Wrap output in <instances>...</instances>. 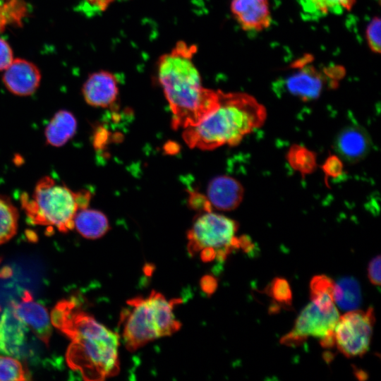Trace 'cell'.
Wrapping results in <instances>:
<instances>
[{"label":"cell","instance_id":"26","mask_svg":"<svg viewBox=\"0 0 381 381\" xmlns=\"http://www.w3.org/2000/svg\"><path fill=\"white\" fill-rule=\"evenodd\" d=\"M289 162L293 167L302 172H308L315 166L313 154L306 149L296 146L289 154Z\"/></svg>","mask_w":381,"mask_h":381},{"label":"cell","instance_id":"1","mask_svg":"<svg viewBox=\"0 0 381 381\" xmlns=\"http://www.w3.org/2000/svg\"><path fill=\"white\" fill-rule=\"evenodd\" d=\"M52 324L71 341L66 354L68 366L83 380H103L119 371V336L80 310L73 300L59 302Z\"/></svg>","mask_w":381,"mask_h":381},{"label":"cell","instance_id":"19","mask_svg":"<svg viewBox=\"0 0 381 381\" xmlns=\"http://www.w3.org/2000/svg\"><path fill=\"white\" fill-rule=\"evenodd\" d=\"M334 300L343 310H356L361 303V292L358 281L350 277L339 279L334 285Z\"/></svg>","mask_w":381,"mask_h":381},{"label":"cell","instance_id":"4","mask_svg":"<svg viewBox=\"0 0 381 381\" xmlns=\"http://www.w3.org/2000/svg\"><path fill=\"white\" fill-rule=\"evenodd\" d=\"M179 301H169L155 291L146 298L135 297L127 301L128 308L121 313L122 337L126 349L135 351L149 341L179 330L181 324L173 310Z\"/></svg>","mask_w":381,"mask_h":381},{"label":"cell","instance_id":"3","mask_svg":"<svg viewBox=\"0 0 381 381\" xmlns=\"http://www.w3.org/2000/svg\"><path fill=\"white\" fill-rule=\"evenodd\" d=\"M266 115L264 106L253 96L219 90L216 108L196 125L184 128L183 138L190 147L200 150L235 145L260 127Z\"/></svg>","mask_w":381,"mask_h":381},{"label":"cell","instance_id":"10","mask_svg":"<svg viewBox=\"0 0 381 381\" xmlns=\"http://www.w3.org/2000/svg\"><path fill=\"white\" fill-rule=\"evenodd\" d=\"M11 306L15 315L48 346L52 335V322L45 307L35 301L28 291H24L20 302H12Z\"/></svg>","mask_w":381,"mask_h":381},{"label":"cell","instance_id":"5","mask_svg":"<svg viewBox=\"0 0 381 381\" xmlns=\"http://www.w3.org/2000/svg\"><path fill=\"white\" fill-rule=\"evenodd\" d=\"M238 225L234 220L212 211L195 218L187 234L188 250L203 262L224 261L232 251L251 250L250 238L236 236Z\"/></svg>","mask_w":381,"mask_h":381},{"label":"cell","instance_id":"32","mask_svg":"<svg viewBox=\"0 0 381 381\" xmlns=\"http://www.w3.org/2000/svg\"><path fill=\"white\" fill-rule=\"evenodd\" d=\"M87 4L94 10L102 12L104 11L109 6L119 0H84Z\"/></svg>","mask_w":381,"mask_h":381},{"label":"cell","instance_id":"12","mask_svg":"<svg viewBox=\"0 0 381 381\" xmlns=\"http://www.w3.org/2000/svg\"><path fill=\"white\" fill-rule=\"evenodd\" d=\"M231 11L246 31H262L272 23L268 0H232Z\"/></svg>","mask_w":381,"mask_h":381},{"label":"cell","instance_id":"13","mask_svg":"<svg viewBox=\"0 0 381 381\" xmlns=\"http://www.w3.org/2000/svg\"><path fill=\"white\" fill-rule=\"evenodd\" d=\"M27 332L28 326L15 315L10 304L0 318V353L20 358Z\"/></svg>","mask_w":381,"mask_h":381},{"label":"cell","instance_id":"33","mask_svg":"<svg viewBox=\"0 0 381 381\" xmlns=\"http://www.w3.org/2000/svg\"><path fill=\"white\" fill-rule=\"evenodd\" d=\"M0 311H1V308H0Z\"/></svg>","mask_w":381,"mask_h":381},{"label":"cell","instance_id":"23","mask_svg":"<svg viewBox=\"0 0 381 381\" xmlns=\"http://www.w3.org/2000/svg\"><path fill=\"white\" fill-rule=\"evenodd\" d=\"M0 5V29L8 24L19 25L26 13L23 0H3Z\"/></svg>","mask_w":381,"mask_h":381},{"label":"cell","instance_id":"24","mask_svg":"<svg viewBox=\"0 0 381 381\" xmlns=\"http://www.w3.org/2000/svg\"><path fill=\"white\" fill-rule=\"evenodd\" d=\"M30 379L23 364L9 356L0 355V381H22Z\"/></svg>","mask_w":381,"mask_h":381},{"label":"cell","instance_id":"22","mask_svg":"<svg viewBox=\"0 0 381 381\" xmlns=\"http://www.w3.org/2000/svg\"><path fill=\"white\" fill-rule=\"evenodd\" d=\"M18 216V211L10 198L0 194V245L16 234Z\"/></svg>","mask_w":381,"mask_h":381},{"label":"cell","instance_id":"14","mask_svg":"<svg viewBox=\"0 0 381 381\" xmlns=\"http://www.w3.org/2000/svg\"><path fill=\"white\" fill-rule=\"evenodd\" d=\"M207 198L212 207L229 211L238 206L243 196V188L234 178L220 176L209 183Z\"/></svg>","mask_w":381,"mask_h":381},{"label":"cell","instance_id":"2","mask_svg":"<svg viewBox=\"0 0 381 381\" xmlns=\"http://www.w3.org/2000/svg\"><path fill=\"white\" fill-rule=\"evenodd\" d=\"M195 45L179 42L163 54L157 64V77L172 112L173 128L198 123L218 104L219 90L205 87L193 61Z\"/></svg>","mask_w":381,"mask_h":381},{"label":"cell","instance_id":"20","mask_svg":"<svg viewBox=\"0 0 381 381\" xmlns=\"http://www.w3.org/2000/svg\"><path fill=\"white\" fill-rule=\"evenodd\" d=\"M356 0H300L303 11L311 16L339 14L350 10Z\"/></svg>","mask_w":381,"mask_h":381},{"label":"cell","instance_id":"27","mask_svg":"<svg viewBox=\"0 0 381 381\" xmlns=\"http://www.w3.org/2000/svg\"><path fill=\"white\" fill-rule=\"evenodd\" d=\"M366 41L370 50L376 54L380 53V19L373 18L368 23L365 30Z\"/></svg>","mask_w":381,"mask_h":381},{"label":"cell","instance_id":"17","mask_svg":"<svg viewBox=\"0 0 381 381\" xmlns=\"http://www.w3.org/2000/svg\"><path fill=\"white\" fill-rule=\"evenodd\" d=\"M77 129V121L69 111L59 110L53 116L44 130L47 144L61 147L73 137Z\"/></svg>","mask_w":381,"mask_h":381},{"label":"cell","instance_id":"9","mask_svg":"<svg viewBox=\"0 0 381 381\" xmlns=\"http://www.w3.org/2000/svg\"><path fill=\"white\" fill-rule=\"evenodd\" d=\"M2 81L6 89L18 96H29L39 87L42 75L32 62L20 58L14 59L4 71Z\"/></svg>","mask_w":381,"mask_h":381},{"label":"cell","instance_id":"30","mask_svg":"<svg viewBox=\"0 0 381 381\" xmlns=\"http://www.w3.org/2000/svg\"><path fill=\"white\" fill-rule=\"evenodd\" d=\"M190 205L200 212L212 211V206L206 196L197 193H191L189 198Z\"/></svg>","mask_w":381,"mask_h":381},{"label":"cell","instance_id":"11","mask_svg":"<svg viewBox=\"0 0 381 381\" xmlns=\"http://www.w3.org/2000/svg\"><path fill=\"white\" fill-rule=\"evenodd\" d=\"M82 93L85 101L92 107H109L115 102L119 94L117 78L107 71L94 72L84 83Z\"/></svg>","mask_w":381,"mask_h":381},{"label":"cell","instance_id":"25","mask_svg":"<svg viewBox=\"0 0 381 381\" xmlns=\"http://www.w3.org/2000/svg\"><path fill=\"white\" fill-rule=\"evenodd\" d=\"M265 293L270 296L274 302L283 307L291 306L292 293L288 281L282 277L274 278L265 288Z\"/></svg>","mask_w":381,"mask_h":381},{"label":"cell","instance_id":"16","mask_svg":"<svg viewBox=\"0 0 381 381\" xmlns=\"http://www.w3.org/2000/svg\"><path fill=\"white\" fill-rule=\"evenodd\" d=\"M301 69L289 77L285 82L287 91L303 100L317 98L322 92V75L313 67L298 64Z\"/></svg>","mask_w":381,"mask_h":381},{"label":"cell","instance_id":"6","mask_svg":"<svg viewBox=\"0 0 381 381\" xmlns=\"http://www.w3.org/2000/svg\"><path fill=\"white\" fill-rule=\"evenodd\" d=\"M21 202L32 223L52 226L64 233L74 228L75 216L80 210L78 192L49 176L37 183L31 198L23 195Z\"/></svg>","mask_w":381,"mask_h":381},{"label":"cell","instance_id":"31","mask_svg":"<svg viewBox=\"0 0 381 381\" xmlns=\"http://www.w3.org/2000/svg\"><path fill=\"white\" fill-rule=\"evenodd\" d=\"M324 167L325 172L329 174L330 176H337L341 173V163L335 157H329L327 160Z\"/></svg>","mask_w":381,"mask_h":381},{"label":"cell","instance_id":"18","mask_svg":"<svg viewBox=\"0 0 381 381\" xmlns=\"http://www.w3.org/2000/svg\"><path fill=\"white\" fill-rule=\"evenodd\" d=\"M74 227L83 237L96 239L104 236L109 229L104 213L96 210L81 209L74 218Z\"/></svg>","mask_w":381,"mask_h":381},{"label":"cell","instance_id":"7","mask_svg":"<svg viewBox=\"0 0 381 381\" xmlns=\"http://www.w3.org/2000/svg\"><path fill=\"white\" fill-rule=\"evenodd\" d=\"M339 318L335 306L324 308L311 301L300 313L294 327L281 339L280 343L297 346L309 337H314L320 339L322 347L332 348L335 346L334 329Z\"/></svg>","mask_w":381,"mask_h":381},{"label":"cell","instance_id":"28","mask_svg":"<svg viewBox=\"0 0 381 381\" xmlns=\"http://www.w3.org/2000/svg\"><path fill=\"white\" fill-rule=\"evenodd\" d=\"M13 59L11 47L4 39L0 37V71H4Z\"/></svg>","mask_w":381,"mask_h":381},{"label":"cell","instance_id":"29","mask_svg":"<svg viewBox=\"0 0 381 381\" xmlns=\"http://www.w3.org/2000/svg\"><path fill=\"white\" fill-rule=\"evenodd\" d=\"M368 277L370 283L375 286L380 285V256L373 258L368 266Z\"/></svg>","mask_w":381,"mask_h":381},{"label":"cell","instance_id":"15","mask_svg":"<svg viewBox=\"0 0 381 381\" xmlns=\"http://www.w3.org/2000/svg\"><path fill=\"white\" fill-rule=\"evenodd\" d=\"M336 152L346 162L354 163L363 159L370 150V140L365 130L358 126H348L337 135Z\"/></svg>","mask_w":381,"mask_h":381},{"label":"cell","instance_id":"21","mask_svg":"<svg viewBox=\"0 0 381 381\" xmlns=\"http://www.w3.org/2000/svg\"><path fill=\"white\" fill-rule=\"evenodd\" d=\"M334 281L327 275L314 276L310 282L311 301L325 308L334 306Z\"/></svg>","mask_w":381,"mask_h":381},{"label":"cell","instance_id":"8","mask_svg":"<svg viewBox=\"0 0 381 381\" xmlns=\"http://www.w3.org/2000/svg\"><path fill=\"white\" fill-rule=\"evenodd\" d=\"M375 320L373 308L339 316L334 329V345L347 358L363 356L369 350Z\"/></svg>","mask_w":381,"mask_h":381}]
</instances>
